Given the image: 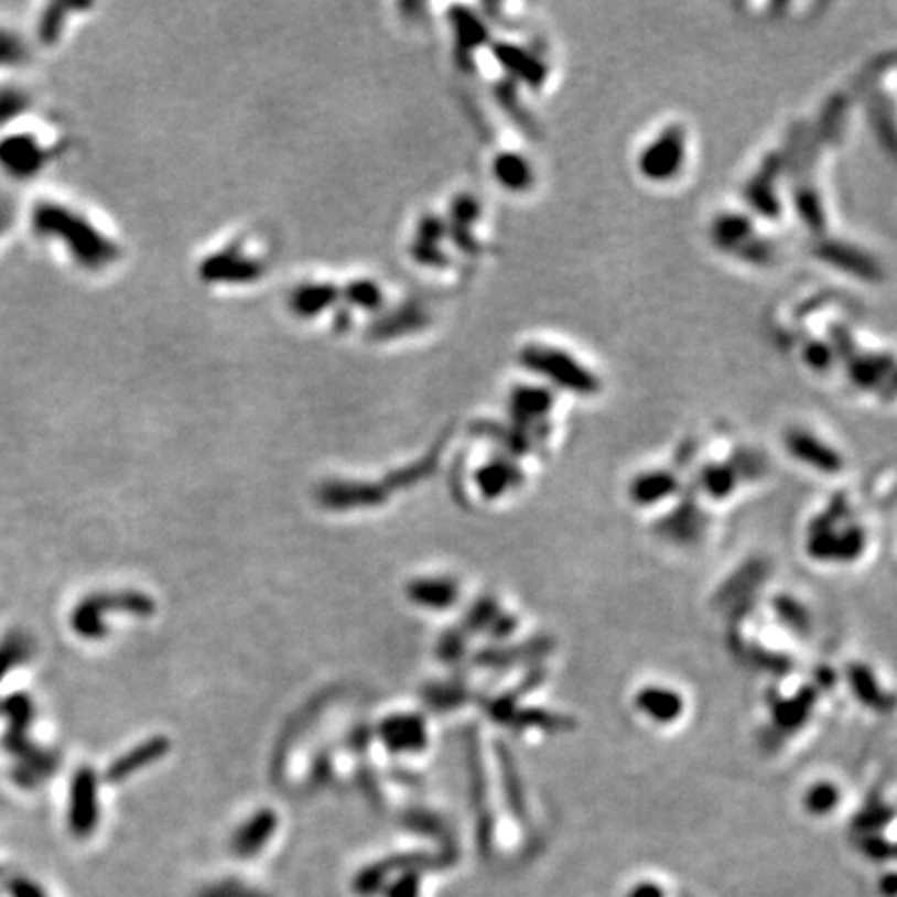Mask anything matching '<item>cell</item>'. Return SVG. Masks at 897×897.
I'll use <instances>...</instances> for the list:
<instances>
[{
  "instance_id": "6",
  "label": "cell",
  "mask_w": 897,
  "mask_h": 897,
  "mask_svg": "<svg viewBox=\"0 0 897 897\" xmlns=\"http://www.w3.org/2000/svg\"><path fill=\"white\" fill-rule=\"evenodd\" d=\"M786 447L790 451L791 457L798 460L800 464L812 467L823 474H837L844 469V457L835 451V447L826 445L817 434L807 429H791L786 434Z\"/></svg>"
},
{
  "instance_id": "15",
  "label": "cell",
  "mask_w": 897,
  "mask_h": 897,
  "mask_svg": "<svg viewBox=\"0 0 897 897\" xmlns=\"http://www.w3.org/2000/svg\"><path fill=\"white\" fill-rule=\"evenodd\" d=\"M777 613L779 617H783L786 624H790L796 629L808 628L807 610L802 609V605L790 601V596H777Z\"/></svg>"
},
{
  "instance_id": "12",
  "label": "cell",
  "mask_w": 897,
  "mask_h": 897,
  "mask_svg": "<svg viewBox=\"0 0 897 897\" xmlns=\"http://www.w3.org/2000/svg\"><path fill=\"white\" fill-rule=\"evenodd\" d=\"M737 480V466L736 464H715V466L704 467L700 483L702 488L713 497V499H725L730 493L736 490Z\"/></svg>"
},
{
  "instance_id": "14",
  "label": "cell",
  "mask_w": 897,
  "mask_h": 897,
  "mask_svg": "<svg viewBox=\"0 0 897 897\" xmlns=\"http://www.w3.org/2000/svg\"><path fill=\"white\" fill-rule=\"evenodd\" d=\"M804 804L812 814H825L840 804V790L833 783H817L807 791Z\"/></svg>"
},
{
  "instance_id": "9",
  "label": "cell",
  "mask_w": 897,
  "mask_h": 897,
  "mask_svg": "<svg viewBox=\"0 0 897 897\" xmlns=\"http://www.w3.org/2000/svg\"><path fill=\"white\" fill-rule=\"evenodd\" d=\"M636 709L650 721L669 725L682 717L683 699L671 688L647 685L636 694Z\"/></svg>"
},
{
  "instance_id": "5",
  "label": "cell",
  "mask_w": 897,
  "mask_h": 897,
  "mask_svg": "<svg viewBox=\"0 0 897 897\" xmlns=\"http://www.w3.org/2000/svg\"><path fill=\"white\" fill-rule=\"evenodd\" d=\"M530 364L540 370L542 375L553 378L556 385L575 391V393H584L591 396L601 389V380L594 377L588 368H584L580 361H575L572 356L561 354V352H553V349H540V352H530Z\"/></svg>"
},
{
  "instance_id": "3",
  "label": "cell",
  "mask_w": 897,
  "mask_h": 897,
  "mask_svg": "<svg viewBox=\"0 0 897 897\" xmlns=\"http://www.w3.org/2000/svg\"><path fill=\"white\" fill-rule=\"evenodd\" d=\"M688 154V133L682 126H669L638 156V171L650 183H667L682 173Z\"/></svg>"
},
{
  "instance_id": "7",
  "label": "cell",
  "mask_w": 897,
  "mask_h": 897,
  "mask_svg": "<svg viewBox=\"0 0 897 897\" xmlns=\"http://www.w3.org/2000/svg\"><path fill=\"white\" fill-rule=\"evenodd\" d=\"M864 549V534L858 528L844 530L837 534L831 526H812L808 553L819 561H852Z\"/></svg>"
},
{
  "instance_id": "1",
  "label": "cell",
  "mask_w": 897,
  "mask_h": 897,
  "mask_svg": "<svg viewBox=\"0 0 897 897\" xmlns=\"http://www.w3.org/2000/svg\"><path fill=\"white\" fill-rule=\"evenodd\" d=\"M833 343L837 359L845 361L847 377L862 391H877L885 399L897 397V356L889 352H862L850 331L833 328Z\"/></svg>"
},
{
  "instance_id": "10",
  "label": "cell",
  "mask_w": 897,
  "mask_h": 897,
  "mask_svg": "<svg viewBox=\"0 0 897 897\" xmlns=\"http://www.w3.org/2000/svg\"><path fill=\"white\" fill-rule=\"evenodd\" d=\"M850 676V683L854 694L858 696L862 704H866L868 709L875 711H891L896 706V700L891 699L889 694H885V690L877 683L875 673L866 667V664L854 663L847 669Z\"/></svg>"
},
{
  "instance_id": "11",
  "label": "cell",
  "mask_w": 897,
  "mask_h": 897,
  "mask_svg": "<svg viewBox=\"0 0 897 897\" xmlns=\"http://www.w3.org/2000/svg\"><path fill=\"white\" fill-rule=\"evenodd\" d=\"M676 490H678L676 476L663 469H657L640 474L629 486V497L638 505H655L673 495Z\"/></svg>"
},
{
  "instance_id": "8",
  "label": "cell",
  "mask_w": 897,
  "mask_h": 897,
  "mask_svg": "<svg viewBox=\"0 0 897 897\" xmlns=\"http://www.w3.org/2000/svg\"><path fill=\"white\" fill-rule=\"evenodd\" d=\"M783 164H786V154H772L763 162V169L746 185V198L753 204L754 210H758L769 218H775V215L779 213L775 181L781 175Z\"/></svg>"
},
{
  "instance_id": "13",
  "label": "cell",
  "mask_w": 897,
  "mask_h": 897,
  "mask_svg": "<svg viewBox=\"0 0 897 897\" xmlns=\"http://www.w3.org/2000/svg\"><path fill=\"white\" fill-rule=\"evenodd\" d=\"M802 359L807 361L810 370L826 372L829 368H833V361L837 359V356L831 345L819 342V339H807L802 345Z\"/></svg>"
},
{
  "instance_id": "4",
  "label": "cell",
  "mask_w": 897,
  "mask_h": 897,
  "mask_svg": "<svg viewBox=\"0 0 897 897\" xmlns=\"http://www.w3.org/2000/svg\"><path fill=\"white\" fill-rule=\"evenodd\" d=\"M812 253L831 269L840 270L847 277L868 283H879L883 279V267L875 260V256L844 239H823L812 248Z\"/></svg>"
},
{
  "instance_id": "2",
  "label": "cell",
  "mask_w": 897,
  "mask_h": 897,
  "mask_svg": "<svg viewBox=\"0 0 897 897\" xmlns=\"http://www.w3.org/2000/svg\"><path fill=\"white\" fill-rule=\"evenodd\" d=\"M711 241L718 251H725L742 262L767 264L775 256V246L767 237H760L753 218L739 213H721L713 218Z\"/></svg>"
}]
</instances>
